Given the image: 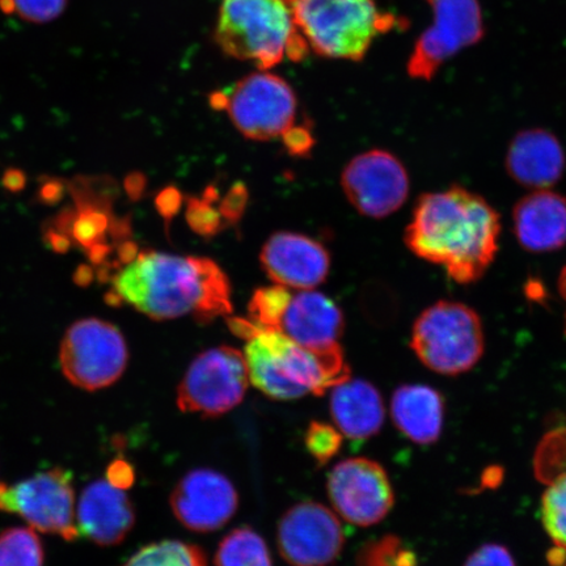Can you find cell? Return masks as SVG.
<instances>
[{
  "instance_id": "obj_31",
  "label": "cell",
  "mask_w": 566,
  "mask_h": 566,
  "mask_svg": "<svg viewBox=\"0 0 566 566\" xmlns=\"http://www.w3.org/2000/svg\"><path fill=\"white\" fill-rule=\"evenodd\" d=\"M207 198H189L187 221L195 232L202 237H212L222 228L221 212L211 207Z\"/></svg>"
},
{
  "instance_id": "obj_2",
  "label": "cell",
  "mask_w": 566,
  "mask_h": 566,
  "mask_svg": "<svg viewBox=\"0 0 566 566\" xmlns=\"http://www.w3.org/2000/svg\"><path fill=\"white\" fill-rule=\"evenodd\" d=\"M112 294L154 321L193 314L209 323L231 314L230 282L214 261L140 252L113 280Z\"/></svg>"
},
{
  "instance_id": "obj_19",
  "label": "cell",
  "mask_w": 566,
  "mask_h": 566,
  "mask_svg": "<svg viewBox=\"0 0 566 566\" xmlns=\"http://www.w3.org/2000/svg\"><path fill=\"white\" fill-rule=\"evenodd\" d=\"M506 171L522 187L548 189L562 180L566 157L555 134L527 129L516 134L506 154Z\"/></svg>"
},
{
  "instance_id": "obj_7",
  "label": "cell",
  "mask_w": 566,
  "mask_h": 566,
  "mask_svg": "<svg viewBox=\"0 0 566 566\" xmlns=\"http://www.w3.org/2000/svg\"><path fill=\"white\" fill-rule=\"evenodd\" d=\"M129 360L125 338L115 325L101 318H83L62 339L60 363L71 385L98 391L116 384Z\"/></svg>"
},
{
  "instance_id": "obj_32",
  "label": "cell",
  "mask_w": 566,
  "mask_h": 566,
  "mask_svg": "<svg viewBox=\"0 0 566 566\" xmlns=\"http://www.w3.org/2000/svg\"><path fill=\"white\" fill-rule=\"evenodd\" d=\"M106 224H108V219H106L104 211L83 210L74 223V237L83 245L95 248L98 245V240L104 235Z\"/></svg>"
},
{
  "instance_id": "obj_36",
  "label": "cell",
  "mask_w": 566,
  "mask_h": 566,
  "mask_svg": "<svg viewBox=\"0 0 566 566\" xmlns=\"http://www.w3.org/2000/svg\"><path fill=\"white\" fill-rule=\"evenodd\" d=\"M106 481L118 490H127L136 480L133 467L125 462V460H115L106 470Z\"/></svg>"
},
{
  "instance_id": "obj_33",
  "label": "cell",
  "mask_w": 566,
  "mask_h": 566,
  "mask_svg": "<svg viewBox=\"0 0 566 566\" xmlns=\"http://www.w3.org/2000/svg\"><path fill=\"white\" fill-rule=\"evenodd\" d=\"M464 566H516L511 552L500 544H485L467 558Z\"/></svg>"
},
{
  "instance_id": "obj_23",
  "label": "cell",
  "mask_w": 566,
  "mask_h": 566,
  "mask_svg": "<svg viewBox=\"0 0 566 566\" xmlns=\"http://www.w3.org/2000/svg\"><path fill=\"white\" fill-rule=\"evenodd\" d=\"M541 513L552 542L547 560L551 566H566V472L552 481L544 492Z\"/></svg>"
},
{
  "instance_id": "obj_25",
  "label": "cell",
  "mask_w": 566,
  "mask_h": 566,
  "mask_svg": "<svg viewBox=\"0 0 566 566\" xmlns=\"http://www.w3.org/2000/svg\"><path fill=\"white\" fill-rule=\"evenodd\" d=\"M122 566H208L201 548L180 541L148 544Z\"/></svg>"
},
{
  "instance_id": "obj_17",
  "label": "cell",
  "mask_w": 566,
  "mask_h": 566,
  "mask_svg": "<svg viewBox=\"0 0 566 566\" xmlns=\"http://www.w3.org/2000/svg\"><path fill=\"white\" fill-rule=\"evenodd\" d=\"M77 530L102 547L118 546L136 525L129 495L106 480H97L83 491L77 502Z\"/></svg>"
},
{
  "instance_id": "obj_34",
  "label": "cell",
  "mask_w": 566,
  "mask_h": 566,
  "mask_svg": "<svg viewBox=\"0 0 566 566\" xmlns=\"http://www.w3.org/2000/svg\"><path fill=\"white\" fill-rule=\"evenodd\" d=\"M248 202L247 188L242 182H238L233 186L228 195L221 202V212L224 221L237 223L242 218Z\"/></svg>"
},
{
  "instance_id": "obj_13",
  "label": "cell",
  "mask_w": 566,
  "mask_h": 566,
  "mask_svg": "<svg viewBox=\"0 0 566 566\" xmlns=\"http://www.w3.org/2000/svg\"><path fill=\"white\" fill-rule=\"evenodd\" d=\"M342 186L354 209L365 217L381 219L406 203L409 176L395 155L371 150L350 160L344 169Z\"/></svg>"
},
{
  "instance_id": "obj_24",
  "label": "cell",
  "mask_w": 566,
  "mask_h": 566,
  "mask_svg": "<svg viewBox=\"0 0 566 566\" xmlns=\"http://www.w3.org/2000/svg\"><path fill=\"white\" fill-rule=\"evenodd\" d=\"M216 566H273L265 541L251 527L231 531L219 544Z\"/></svg>"
},
{
  "instance_id": "obj_38",
  "label": "cell",
  "mask_w": 566,
  "mask_h": 566,
  "mask_svg": "<svg viewBox=\"0 0 566 566\" xmlns=\"http://www.w3.org/2000/svg\"><path fill=\"white\" fill-rule=\"evenodd\" d=\"M125 187L127 195H129L133 200H138L146 188V177L138 172H134L127 176Z\"/></svg>"
},
{
  "instance_id": "obj_15",
  "label": "cell",
  "mask_w": 566,
  "mask_h": 566,
  "mask_svg": "<svg viewBox=\"0 0 566 566\" xmlns=\"http://www.w3.org/2000/svg\"><path fill=\"white\" fill-rule=\"evenodd\" d=\"M169 502L182 526L196 533H211L235 515L239 497L235 486L222 473L200 469L179 481Z\"/></svg>"
},
{
  "instance_id": "obj_21",
  "label": "cell",
  "mask_w": 566,
  "mask_h": 566,
  "mask_svg": "<svg viewBox=\"0 0 566 566\" xmlns=\"http://www.w3.org/2000/svg\"><path fill=\"white\" fill-rule=\"evenodd\" d=\"M329 408L339 433L352 441L378 434L386 419L384 398L363 379L349 378L332 388Z\"/></svg>"
},
{
  "instance_id": "obj_14",
  "label": "cell",
  "mask_w": 566,
  "mask_h": 566,
  "mask_svg": "<svg viewBox=\"0 0 566 566\" xmlns=\"http://www.w3.org/2000/svg\"><path fill=\"white\" fill-rule=\"evenodd\" d=\"M277 542L280 554L292 566H329L342 555V522L318 502H301L283 514Z\"/></svg>"
},
{
  "instance_id": "obj_1",
  "label": "cell",
  "mask_w": 566,
  "mask_h": 566,
  "mask_svg": "<svg viewBox=\"0 0 566 566\" xmlns=\"http://www.w3.org/2000/svg\"><path fill=\"white\" fill-rule=\"evenodd\" d=\"M501 222L483 197L462 187L417 201L406 231L410 252L440 265L460 285L478 282L499 252Z\"/></svg>"
},
{
  "instance_id": "obj_16",
  "label": "cell",
  "mask_w": 566,
  "mask_h": 566,
  "mask_svg": "<svg viewBox=\"0 0 566 566\" xmlns=\"http://www.w3.org/2000/svg\"><path fill=\"white\" fill-rule=\"evenodd\" d=\"M261 265L280 286L313 290L327 280L331 258L321 243L308 237L279 232L265 243Z\"/></svg>"
},
{
  "instance_id": "obj_27",
  "label": "cell",
  "mask_w": 566,
  "mask_h": 566,
  "mask_svg": "<svg viewBox=\"0 0 566 566\" xmlns=\"http://www.w3.org/2000/svg\"><path fill=\"white\" fill-rule=\"evenodd\" d=\"M358 566H419L415 552L399 537L388 535L366 544L357 556Z\"/></svg>"
},
{
  "instance_id": "obj_39",
  "label": "cell",
  "mask_w": 566,
  "mask_h": 566,
  "mask_svg": "<svg viewBox=\"0 0 566 566\" xmlns=\"http://www.w3.org/2000/svg\"><path fill=\"white\" fill-rule=\"evenodd\" d=\"M558 292L563 296V300L566 301V265L564 266L560 277H558ZM565 334H566V315H565Z\"/></svg>"
},
{
  "instance_id": "obj_37",
  "label": "cell",
  "mask_w": 566,
  "mask_h": 566,
  "mask_svg": "<svg viewBox=\"0 0 566 566\" xmlns=\"http://www.w3.org/2000/svg\"><path fill=\"white\" fill-rule=\"evenodd\" d=\"M182 197L176 188H166L157 197V208L163 217L172 219L180 210Z\"/></svg>"
},
{
  "instance_id": "obj_8",
  "label": "cell",
  "mask_w": 566,
  "mask_h": 566,
  "mask_svg": "<svg viewBox=\"0 0 566 566\" xmlns=\"http://www.w3.org/2000/svg\"><path fill=\"white\" fill-rule=\"evenodd\" d=\"M250 374L244 354L230 346H218L198 356L177 389L181 412L218 417L243 401Z\"/></svg>"
},
{
  "instance_id": "obj_12",
  "label": "cell",
  "mask_w": 566,
  "mask_h": 566,
  "mask_svg": "<svg viewBox=\"0 0 566 566\" xmlns=\"http://www.w3.org/2000/svg\"><path fill=\"white\" fill-rule=\"evenodd\" d=\"M327 490L332 506L354 526L370 527L384 521L395 495L384 467L366 458L343 460L332 469Z\"/></svg>"
},
{
  "instance_id": "obj_6",
  "label": "cell",
  "mask_w": 566,
  "mask_h": 566,
  "mask_svg": "<svg viewBox=\"0 0 566 566\" xmlns=\"http://www.w3.org/2000/svg\"><path fill=\"white\" fill-rule=\"evenodd\" d=\"M410 346L428 369L454 377L473 369L483 357V324L465 304L441 301L417 317Z\"/></svg>"
},
{
  "instance_id": "obj_35",
  "label": "cell",
  "mask_w": 566,
  "mask_h": 566,
  "mask_svg": "<svg viewBox=\"0 0 566 566\" xmlns=\"http://www.w3.org/2000/svg\"><path fill=\"white\" fill-rule=\"evenodd\" d=\"M283 144H285L287 151L294 157H304L315 145L313 134L306 127L292 126L282 136Z\"/></svg>"
},
{
  "instance_id": "obj_26",
  "label": "cell",
  "mask_w": 566,
  "mask_h": 566,
  "mask_svg": "<svg viewBox=\"0 0 566 566\" xmlns=\"http://www.w3.org/2000/svg\"><path fill=\"white\" fill-rule=\"evenodd\" d=\"M44 547L32 528H7L0 534V566H44Z\"/></svg>"
},
{
  "instance_id": "obj_18",
  "label": "cell",
  "mask_w": 566,
  "mask_h": 566,
  "mask_svg": "<svg viewBox=\"0 0 566 566\" xmlns=\"http://www.w3.org/2000/svg\"><path fill=\"white\" fill-rule=\"evenodd\" d=\"M343 311L321 293L303 290L290 295L274 329L308 349H325L338 344L344 334Z\"/></svg>"
},
{
  "instance_id": "obj_5",
  "label": "cell",
  "mask_w": 566,
  "mask_h": 566,
  "mask_svg": "<svg viewBox=\"0 0 566 566\" xmlns=\"http://www.w3.org/2000/svg\"><path fill=\"white\" fill-rule=\"evenodd\" d=\"M307 45L332 60L363 61L374 41L407 21L378 0H286Z\"/></svg>"
},
{
  "instance_id": "obj_4",
  "label": "cell",
  "mask_w": 566,
  "mask_h": 566,
  "mask_svg": "<svg viewBox=\"0 0 566 566\" xmlns=\"http://www.w3.org/2000/svg\"><path fill=\"white\" fill-rule=\"evenodd\" d=\"M214 40L226 55L263 71L310 51L286 0H222Z\"/></svg>"
},
{
  "instance_id": "obj_11",
  "label": "cell",
  "mask_w": 566,
  "mask_h": 566,
  "mask_svg": "<svg viewBox=\"0 0 566 566\" xmlns=\"http://www.w3.org/2000/svg\"><path fill=\"white\" fill-rule=\"evenodd\" d=\"M224 96L223 109L248 139L272 140L294 124L298 106L294 91L285 80L268 71L247 75Z\"/></svg>"
},
{
  "instance_id": "obj_29",
  "label": "cell",
  "mask_w": 566,
  "mask_h": 566,
  "mask_svg": "<svg viewBox=\"0 0 566 566\" xmlns=\"http://www.w3.org/2000/svg\"><path fill=\"white\" fill-rule=\"evenodd\" d=\"M344 436L329 423L313 421L304 436V444L318 465L331 462L343 446Z\"/></svg>"
},
{
  "instance_id": "obj_10",
  "label": "cell",
  "mask_w": 566,
  "mask_h": 566,
  "mask_svg": "<svg viewBox=\"0 0 566 566\" xmlns=\"http://www.w3.org/2000/svg\"><path fill=\"white\" fill-rule=\"evenodd\" d=\"M0 512L18 514L40 533L67 542L80 537L73 476L62 469L35 473L15 485L0 483Z\"/></svg>"
},
{
  "instance_id": "obj_9",
  "label": "cell",
  "mask_w": 566,
  "mask_h": 566,
  "mask_svg": "<svg viewBox=\"0 0 566 566\" xmlns=\"http://www.w3.org/2000/svg\"><path fill=\"white\" fill-rule=\"evenodd\" d=\"M433 24L417 39L408 61V75L431 81L463 49L476 45L485 34L479 0H427Z\"/></svg>"
},
{
  "instance_id": "obj_3",
  "label": "cell",
  "mask_w": 566,
  "mask_h": 566,
  "mask_svg": "<svg viewBox=\"0 0 566 566\" xmlns=\"http://www.w3.org/2000/svg\"><path fill=\"white\" fill-rule=\"evenodd\" d=\"M233 334L247 342L244 358L250 380L275 400H295L328 389L350 378L342 346L308 349L280 331L260 327L245 318L229 321Z\"/></svg>"
},
{
  "instance_id": "obj_20",
  "label": "cell",
  "mask_w": 566,
  "mask_h": 566,
  "mask_svg": "<svg viewBox=\"0 0 566 566\" xmlns=\"http://www.w3.org/2000/svg\"><path fill=\"white\" fill-rule=\"evenodd\" d=\"M514 233L526 251L547 253L566 244V197L537 189L523 197L513 211Z\"/></svg>"
},
{
  "instance_id": "obj_30",
  "label": "cell",
  "mask_w": 566,
  "mask_h": 566,
  "mask_svg": "<svg viewBox=\"0 0 566 566\" xmlns=\"http://www.w3.org/2000/svg\"><path fill=\"white\" fill-rule=\"evenodd\" d=\"M69 0H0L4 11L18 13L28 23L45 24L65 12Z\"/></svg>"
},
{
  "instance_id": "obj_28",
  "label": "cell",
  "mask_w": 566,
  "mask_h": 566,
  "mask_svg": "<svg viewBox=\"0 0 566 566\" xmlns=\"http://www.w3.org/2000/svg\"><path fill=\"white\" fill-rule=\"evenodd\" d=\"M290 295H292V292L280 285L259 289L253 294L250 303L251 322L260 325V327L274 329Z\"/></svg>"
},
{
  "instance_id": "obj_22",
  "label": "cell",
  "mask_w": 566,
  "mask_h": 566,
  "mask_svg": "<svg viewBox=\"0 0 566 566\" xmlns=\"http://www.w3.org/2000/svg\"><path fill=\"white\" fill-rule=\"evenodd\" d=\"M391 416L396 428L410 441L434 443L443 429L444 400L433 387L401 386L392 396Z\"/></svg>"
}]
</instances>
